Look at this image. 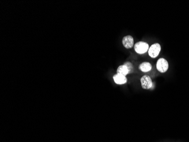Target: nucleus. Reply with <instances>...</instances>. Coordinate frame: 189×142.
I'll use <instances>...</instances> for the list:
<instances>
[{"mask_svg":"<svg viewBox=\"0 0 189 142\" xmlns=\"http://www.w3.org/2000/svg\"><path fill=\"white\" fill-rule=\"evenodd\" d=\"M161 51V46L159 43L152 44L148 50V55L152 58H156L158 57Z\"/></svg>","mask_w":189,"mask_h":142,"instance_id":"2","label":"nucleus"},{"mask_svg":"<svg viewBox=\"0 0 189 142\" xmlns=\"http://www.w3.org/2000/svg\"><path fill=\"white\" fill-rule=\"evenodd\" d=\"M168 67V63L165 59L160 58L158 60L156 64V68L160 72L164 73L166 72Z\"/></svg>","mask_w":189,"mask_h":142,"instance_id":"3","label":"nucleus"},{"mask_svg":"<svg viewBox=\"0 0 189 142\" xmlns=\"http://www.w3.org/2000/svg\"><path fill=\"white\" fill-rule=\"evenodd\" d=\"M113 80L116 84L118 85H123L127 83L128 79L124 75L117 73L113 76Z\"/></svg>","mask_w":189,"mask_h":142,"instance_id":"6","label":"nucleus"},{"mask_svg":"<svg viewBox=\"0 0 189 142\" xmlns=\"http://www.w3.org/2000/svg\"><path fill=\"white\" fill-rule=\"evenodd\" d=\"M117 73L121 74V75H124L125 76L129 73V69H128V67L126 65H125L124 64V65H120L117 68Z\"/></svg>","mask_w":189,"mask_h":142,"instance_id":"8","label":"nucleus"},{"mask_svg":"<svg viewBox=\"0 0 189 142\" xmlns=\"http://www.w3.org/2000/svg\"><path fill=\"white\" fill-rule=\"evenodd\" d=\"M139 69L143 72H147L151 70L152 65L148 62H143L139 65Z\"/></svg>","mask_w":189,"mask_h":142,"instance_id":"7","label":"nucleus"},{"mask_svg":"<svg viewBox=\"0 0 189 142\" xmlns=\"http://www.w3.org/2000/svg\"><path fill=\"white\" fill-rule=\"evenodd\" d=\"M122 44L126 48H132L134 46V39L131 35H127L123 38Z\"/></svg>","mask_w":189,"mask_h":142,"instance_id":"5","label":"nucleus"},{"mask_svg":"<svg viewBox=\"0 0 189 142\" xmlns=\"http://www.w3.org/2000/svg\"><path fill=\"white\" fill-rule=\"evenodd\" d=\"M134 48L135 52L139 54H145L150 48L148 44L144 42H138L136 43Z\"/></svg>","mask_w":189,"mask_h":142,"instance_id":"1","label":"nucleus"},{"mask_svg":"<svg viewBox=\"0 0 189 142\" xmlns=\"http://www.w3.org/2000/svg\"><path fill=\"white\" fill-rule=\"evenodd\" d=\"M141 85L144 89H150L152 87L153 83L152 79L148 75H144L140 79Z\"/></svg>","mask_w":189,"mask_h":142,"instance_id":"4","label":"nucleus"},{"mask_svg":"<svg viewBox=\"0 0 189 142\" xmlns=\"http://www.w3.org/2000/svg\"><path fill=\"white\" fill-rule=\"evenodd\" d=\"M124 65H126L128 67V68L129 69V73H131L133 72L134 68H133V65L132 63H130V62H125L124 63Z\"/></svg>","mask_w":189,"mask_h":142,"instance_id":"9","label":"nucleus"}]
</instances>
